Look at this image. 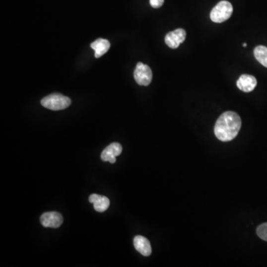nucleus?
Returning <instances> with one entry per match:
<instances>
[{"label":"nucleus","instance_id":"nucleus-5","mask_svg":"<svg viewBox=\"0 0 267 267\" xmlns=\"http://www.w3.org/2000/svg\"><path fill=\"white\" fill-rule=\"evenodd\" d=\"M187 32L183 28H178L175 31L168 33L165 37V43L172 49H176L179 47L181 43L185 41Z\"/></svg>","mask_w":267,"mask_h":267},{"label":"nucleus","instance_id":"nucleus-6","mask_svg":"<svg viewBox=\"0 0 267 267\" xmlns=\"http://www.w3.org/2000/svg\"><path fill=\"white\" fill-rule=\"evenodd\" d=\"M42 225L47 228H58L64 223L62 214L56 211H49L42 214L40 217Z\"/></svg>","mask_w":267,"mask_h":267},{"label":"nucleus","instance_id":"nucleus-8","mask_svg":"<svg viewBox=\"0 0 267 267\" xmlns=\"http://www.w3.org/2000/svg\"><path fill=\"white\" fill-rule=\"evenodd\" d=\"M257 85V79L253 75L242 74L237 81V86L244 92H251Z\"/></svg>","mask_w":267,"mask_h":267},{"label":"nucleus","instance_id":"nucleus-11","mask_svg":"<svg viewBox=\"0 0 267 267\" xmlns=\"http://www.w3.org/2000/svg\"><path fill=\"white\" fill-rule=\"evenodd\" d=\"M91 47L95 52V55H94L95 58H100L105 54L107 53L108 51L110 49L111 44L109 40L100 38L93 42L91 44Z\"/></svg>","mask_w":267,"mask_h":267},{"label":"nucleus","instance_id":"nucleus-2","mask_svg":"<svg viewBox=\"0 0 267 267\" xmlns=\"http://www.w3.org/2000/svg\"><path fill=\"white\" fill-rule=\"evenodd\" d=\"M70 103L71 100L69 97L58 93L46 96L41 100L43 107L52 111L64 110L68 107Z\"/></svg>","mask_w":267,"mask_h":267},{"label":"nucleus","instance_id":"nucleus-15","mask_svg":"<svg viewBox=\"0 0 267 267\" xmlns=\"http://www.w3.org/2000/svg\"><path fill=\"white\" fill-rule=\"evenodd\" d=\"M247 43H244V44H243V46H244V47H247Z\"/></svg>","mask_w":267,"mask_h":267},{"label":"nucleus","instance_id":"nucleus-9","mask_svg":"<svg viewBox=\"0 0 267 267\" xmlns=\"http://www.w3.org/2000/svg\"><path fill=\"white\" fill-rule=\"evenodd\" d=\"M134 246L138 253L143 256H149L151 254V247L149 241L145 237L136 235L134 238Z\"/></svg>","mask_w":267,"mask_h":267},{"label":"nucleus","instance_id":"nucleus-14","mask_svg":"<svg viewBox=\"0 0 267 267\" xmlns=\"http://www.w3.org/2000/svg\"><path fill=\"white\" fill-rule=\"evenodd\" d=\"M164 3V0H150V4L154 8H159Z\"/></svg>","mask_w":267,"mask_h":267},{"label":"nucleus","instance_id":"nucleus-10","mask_svg":"<svg viewBox=\"0 0 267 267\" xmlns=\"http://www.w3.org/2000/svg\"><path fill=\"white\" fill-rule=\"evenodd\" d=\"M89 202L94 204V208L98 212H104L110 205V200L106 196L92 194L90 196Z\"/></svg>","mask_w":267,"mask_h":267},{"label":"nucleus","instance_id":"nucleus-3","mask_svg":"<svg viewBox=\"0 0 267 267\" xmlns=\"http://www.w3.org/2000/svg\"><path fill=\"white\" fill-rule=\"evenodd\" d=\"M233 12L232 4L228 1H221L216 4L210 13V19L216 23H221L229 19Z\"/></svg>","mask_w":267,"mask_h":267},{"label":"nucleus","instance_id":"nucleus-1","mask_svg":"<svg viewBox=\"0 0 267 267\" xmlns=\"http://www.w3.org/2000/svg\"><path fill=\"white\" fill-rule=\"evenodd\" d=\"M241 118L234 112H224L216 121L214 132L216 137L223 142H229L238 136L241 130Z\"/></svg>","mask_w":267,"mask_h":267},{"label":"nucleus","instance_id":"nucleus-4","mask_svg":"<svg viewBox=\"0 0 267 267\" xmlns=\"http://www.w3.org/2000/svg\"><path fill=\"white\" fill-rule=\"evenodd\" d=\"M134 76L138 85L148 86L152 80V71L148 66L139 62L136 64Z\"/></svg>","mask_w":267,"mask_h":267},{"label":"nucleus","instance_id":"nucleus-7","mask_svg":"<svg viewBox=\"0 0 267 267\" xmlns=\"http://www.w3.org/2000/svg\"><path fill=\"white\" fill-rule=\"evenodd\" d=\"M122 145L118 142H113L108 145L101 154V159L104 162L109 161L110 163L116 162L117 156L122 153Z\"/></svg>","mask_w":267,"mask_h":267},{"label":"nucleus","instance_id":"nucleus-13","mask_svg":"<svg viewBox=\"0 0 267 267\" xmlns=\"http://www.w3.org/2000/svg\"><path fill=\"white\" fill-rule=\"evenodd\" d=\"M257 235L261 239L267 241V223H262L257 228Z\"/></svg>","mask_w":267,"mask_h":267},{"label":"nucleus","instance_id":"nucleus-12","mask_svg":"<svg viewBox=\"0 0 267 267\" xmlns=\"http://www.w3.org/2000/svg\"><path fill=\"white\" fill-rule=\"evenodd\" d=\"M254 55L256 59L264 67H267V48L259 46L255 49Z\"/></svg>","mask_w":267,"mask_h":267}]
</instances>
